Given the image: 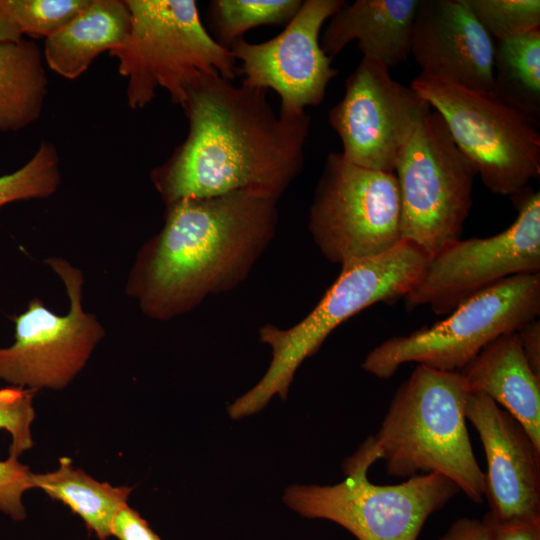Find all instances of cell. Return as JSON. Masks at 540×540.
I'll list each match as a JSON object with an SVG mask.
<instances>
[{"label": "cell", "mask_w": 540, "mask_h": 540, "mask_svg": "<svg viewBox=\"0 0 540 540\" xmlns=\"http://www.w3.org/2000/svg\"><path fill=\"white\" fill-rule=\"evenodd\" d=\"M130 27L125 1L90 0L71 22L45 39V61L58 75L76 79L99 54L121 47Z\"/></svg>", "instance_id": "cell-19"}, {"label": "cell", "mask_w": 540, "mask_h": 540, "mask_svg": "<svg viewBox=\"0 0 540 540\" xmlns=\"http://www.w3.org/2000/svg\"><path fill=\"white\" fill-rule=\"evenodd\" d=\"M31 476L29 467L16 457L9 456L7 460L0 461V511L14 520L26 517L22 495L33 488Z\"/></svg>", "instance_id": "cell-28"}, {"label": "cell", "mask_w": 540, "mask_h": 540, "mask_svg": "<svg viewBox=\"0 0 540 540\" xmlns=\"http://www.w3.org/2000/svg\"><path fill=\"white\" fill-rule=\"evenodd\" d=\"M59 467L43 474L32 473L33 488L43 490L51 499L61 501L84 521L100 540L112 535V522L117 512L127 505L129 486L115 487L99 482L62 457Z\"/></svg>", "instance_id": "cell-21"}, {"label": "cell", "mask_w": 540, "mask_h": 540, "mask_svg": "<svg viewBox=\"0 0 540 540\" xmlns=\"http://www.w3.org/2000/svg\"><path fill=\"white\" fill-rule=\"evenodd\" d=\"M494 540H540V518L506 523L496 521Z\"/></svg>", "instance_id": "cell-31"}, {"label": "cell", "mask_w": 540, "mask_h": 540, "mask_svg": "<svg viewBox=\"0 0 540 540\" xmlns=\"http://www.w3.org/2000/svg\"><path fill=\"white\" fill-rule=\"evenodd\" d=\"M495 526L490 512L482 519L460 518L438 540H494Z\"/></svg>", "instance_id": "cell-30"}, {"label": "cell", "mask_w": 540, "mask_h": 540, "mask_svg": "<svg viewBox=\"0 0 540 540\" xmlns=\"http://www.w3.org/2000/svg\"><path fill=\"white\" fill-rule=\"evenodd\" d=\"M428 255L402 240L391 250L341 268L335 282L300 322L282 329L265 324L259 340L272 349L261 380L228 406L232 419L259 412L274 395L286 399L296 370L341 323L379 302L404 298L418 282Z\"/></svg>", "instance_id": "cell-4"}, {"label": "cell", "mask_w": 540, "mask_h": 540, "mask_svg": "<svg viewBox=\"0 0 540 540\" xmlns=\"http://www.w3.org/2000/svg\"><path fill=\"white\" fill-rule=\"evenodd\" d=\"M465 417L485 451L489 512L500 523L540 518V448L516 418L486 395H468Z\"/></svg>", "instance_id": "cell-15"}, {"label": "cell", "mask_w": 540, "mask_h": 540, "mask_svg": "<svg viewBox=\"0 0 540 540\" xmlns=\"http://www.w3.org/2000/svg\"><path fill=\"white\" fill-rule=\"evenodd\" d=\"M492 93L539 124L540 29L495 43Z\"/></svg>", "instance_id": "cell-22"}, {"label": "cell", "mask_w": 540, "mask_h": 540, "mask_svg": "<svg viewBox=\"0 0 540 540\" xmlns=\"http://www.w3.org/2000/svg\"><path fill=\"white\" fill-rule=\"evenodd\" d=\"M267 91L217 71L192 82L182 107L188 135L154 172L168 204L233 192L281 197L302 172L310 117L276 114Z\"/></svg>", "instance_id": "cell-1"}, {"label": "cell", "mask_w": 540, "mask_h": 540, "mask_svg": "<svg viewBox=\"0 0 540 540\" xmlns=\"http://www.w3.org/2000/svg\"><path fill=\"white\" fill-rule=\"evenodd\" d=\"M419 0H356L329 18L320 45L331 59L351 41L363 56L389 68L411 55V35Z\"/></svg>", "instance_id": "cell-17"}, {"label": "cell", "mask_w": 540, "mask_h": 540, "mask_svg": "<svg viewBox=\"0 0 540 540\" xmlns=\"http://www.w3.org/2000/svg\"><path fill=\"white\" fill-rule=\"evenodd\" d=\"M347 1L305 0L285 29L261 43L241 39L229 51L241 65L242 84L272 89L281 99L280 114L295 115L323 102L338 74L320 45L324 23Z\"/></svg>", "instance_id": "cell-13"}, {"label": "cell", "mask_w": 540, "mask_h": 540, "mask_svg": "<svg viewBox=\"0 0 540 540\" xmlns=\"http://www.w3.org/2000/svg\"><path fill=\"white\" fill-rule=\"evenodd\" d=\"M410 86L441 115L453 141L491 192L512 197L539 178V124L492 92L421 73Z\"/></svg>", "instance_id": "cell-7"}, {"label": "cell", "mask_w": 540, "mask_h": 540, "mask_svg": "<svg viewBox=\"0 0 540 540\" xmlns=\"http://www.w3.org/2000/svg\"><path fill=\"white\" fill-rule=\"evenodd\" d=\"M432 110L411 86L395 81L383 62L363 56L328 112L343 157L358 166L394 172L415 129Z\"/></svg>", "instance_id": "cell-12"}, {"label": "cell", "mask_w": 540, "mask_h": 540, "mask_svg": "<svg viewBox=\"0 0 540 540\" xmlns=\"http://www.w3.org/2000/svg\"><path fill=\"white\" fill-rule=\"evenodd\" d=\"M22 34L32 38L52 36L65 27L90 0H4Z\"/></svg>", "instance_id": "cell-26"}, {"label": "cell", "mask_w": 540, "mask_h": 540, "mask_svg": "<svg viewBox=\"0 0 540 540\" xmlns=\"http://www.w3.org/2000/svg\"><path fill=\"white\" fill-rule=\"evenodd\" d=\"M277 201L233 192L169 204L146 270L149 310L169 316L243 282L274 238Z\"/></svg>", "instance_id": "cell-2"}, {"label": "cell", "mask_w": 540, "mask_h": 540, "mask_svg": "<svg viewBox=\"0 0 540 540\" xmlns=\"http://www.w3.org/2000/svg\"><path fill=\"white\" fill-rule=\"evenodd\" d=\"M22 32L9 13L4 0H0V42H15L22 39Z\"/></svg>", "instance_id": "cell-33"}, {"label": "cell", "mask_w": 540, "mask_h": 540, "mask_svg": "<svg viewBox=\"0 0 540 540\" xmlns=\"http://www.w3.org/2000/svg\"><path fill=\"white\" fill-rule=\"evenodd\" d=\"M401 234L430 256L461 238L477 170L435 110L415 129L395 168Z\"/></svg>", "instance_id": "cell-8"}, {"label": "cell", "mask_w": 540, "mask_h": 540, "mask_svg": "<svg viewBox=\"0 0 540 540\" xmlns=\"http://www.w3.org/2000/svg\"><path fill=\"white\" fill-rule=\"evenodd\" d=\"M33 389L21 386L0 389V429L12 436L9 456L18 458L33 445L30 426L35 417Z\"/></svg>", "instance_id": "cell-27"}, {"label": "cell", "mask_w": 540, "mask_h": 540, "mask_svg": "<svg viewBox=\"0 0 540 540\" xmlns=\"http://www.w3.org/2000/svg\"><path fill=\"white\" fill-rule=\"evenodd\" d=\"M332 486L293 485L285 504L301 516L333 521L358 540H417L430 515L459 487L439 473L420 474L395 485H376L367 471H350Z\"/></svg>", "instance_id": "cell-10"}, {"label": "cell", "mask_w": 540, "mask_h": 540, "mask_svg": "<svg viewBox=\"0 0 540 540\" xmlns=\"http://www.w3.org/2000/svg\"><path fill=\"white\" fill-rule=\"evenodd\" d=\"M131 27L121 47L109 52L128 79L131 108L145 107L158 88L184 106L187 90L202 73L234 80L237 61L203 25L194 0H125Z\"/></svg>", "instance_id": "cell-5"}, {"label": "cell", "mask_w": 540, "mask_h": 540, "mask_svg": "<svg viewBox=\"0 0 540 540\" xmlns=\"http://www.w3.org/2000/svg\"><path fill=\"white\" fill-rule=\"evenodd\" d=\"M47 85L42 54L34 42H0V131L16 132L35 122Z\"/></svg>", "instance_id": "cell-20"}, {"label": "cell", "mask_w": 540, "mask_h": 540, "mask_svg": "<svg viewBox=\"0 0 540 540\" xmlns=\"http://www.w3.org/2000/svg\"><path fill=\"white\" fill-rule=\"evenodd\" d=\"M459 372L470 393L486 395L509 412L540 448V376L529 366L517 332L492 340Z\"/></svg>", "instance_id": "cell-18"}, {"label": "cell", "mask_w": 540, "mask_h": 540, "mask_svg": "<svg viewBox=\"0 0 540 540\" xmlns=\"http://www.w3.org/2000/svg\"><path fill=\"white\" fill-rule=\"evenodd\" d=\"M59 181L57 151L51 143L42 142L24 166L0 176V206L16 200L49 196Z\"/></svg>", "instance_id": "cell-24"}, {"label": "cell", "mask_w": 540, "mask_h": 540, "mask_svg": "<svg viewBox=\"0 0 540 540\" xmlns=\"http://www.w3.org/2000/svg\"><path fill=\"white\" fill-rule=\"evenodd\" d=\"M111 533L118 540H161L146 520L128 505L115 515Z\"/></svg>", "instance_id": "cell-29"}, {"label": "cell", "mask_w": 540, "mask_h": 540, "mask_svg": "<svg viewBox=\"0 0 540 540\" xmlns=\"http://www.w3.org/2000/svg\"><path fill=\"white\" fill-rule=\"evenodd\" d=\"M64 281L70 312L58 316L39 301L16 318V341L0 349V379L30 389H59L84 366L101 329L81 308L80 273L62 260L50 262Z\"/></svg>", "instance_id": "cell-14"}, {"label": "cell", "mask_w": 540, "mask_h": 540, "mask_svg": "<svg viewBox=\"0 0 540 540\" xmlns=\"http://www.w3.org/2000/svg\"><path fill=\"white\" fill-rule=\"evenodd\" d=\"M493 38L466 0H419L411 55L421 74L471 90L492 92Z\"/></svg>", "instance_id": "cell-16"}, {"label": "cell", "mask_w": 540, "mask_h": 540, "mask_svg": "<svg viewBox=\"0 0 540 540\" xmlns=\"http://www.w3.org/2000/svg\"><path fill=\"white\" fill-rule=\"evenodd\" d=\"M525 358L540 376V322L535 319L517 331Z\"/></svg>", "instance_id": "cell-32"}, {"label": "cell", "mask_w": 540, "mask_h": 540, "mask_svg": "<svg viewBox=\"0 0 540 540\" xmlns=\"http://www.w3.org/2000/svg\"><path fill=\"white\" fill-rule=\"evenodd\" d=\"M540 313V272L513 275L460 303L447 317L371 350L362 368L380 379L415 362L460 371L492 340L517 332Z\"/></svg>", "instance_id": "cell-6"}, {"label": "cell", "mask_w": 540, "mask_h": 540, "mask_svg": "<svg viewBox=\"0 0 540 540\" xmlns=\"http://www.w3.org/2000/svg\"><path fill=\"white\" fill-rule=\"evenodd\" d=\"M469 394L459 371L418 365L394 394L378 432L344 461L343 470H368L382 459L389 475L439 473L481 503L485 477L466 426Z\"/></svg>", "instance_id": "cell-3"}, {"label": "cell", "mask_w": 540, "mask_h": 540, "mask_svg": "<svg viewBox=\"0 0 540 540\" xmlns=\"http://www.w3.org/2000/svg\"><path fill=\"white\" fill-rule=\"evenodd\" d=\"M511 199L518 214L508 228L486 238H460L428 256L404 297L407 310L427 306L447 315L505 278L540 272V193L526 187Z\"/></svg>", "instance_id": "cell-11"}, {"label": "cell", "mask_w": 540, "mask_h": 540, "mask_svg": "<svg viewBox=\"0 0 540 540\" xmlns=\"http://www.w3.org/2000/svg\"><path fill=\"white\" fill-rule=\"evenodd\" d=\"M308 229L323 256L341 268L391 250L403 240L395 172L364 168L341 153H329Z\"/></svg>", "instance_id": "cell-9"}, {"label": "cell", "mask_w": 540, "mask_h": 540, "mask_svg": "<svg viewBox=\"0 0 540 540\" xmlns=\"http://www.w3.org/2000/svg\"><path fill=\"white\" fill-rule=\"evenodd\" d=\"M301 0H212L207 10L209 33L230 49L244 34L261 25H286L302 5Z\"/></svg>", "instance_id": "cell-23"}, {"label": "cell", "mask_w": 540, "mask_h": 540, "mask_svg": "<svg viewBox=\"0 0 540 540\" xmlns=\"http://www.w3.org/2000/svg\"><path fill=\"white\" fill-rule=\"evenodd\" d=\"M471 11L496 41L540 29L539 0H466Z\"/></svg>", "instance_id": "cell-25"}]
</instances>
